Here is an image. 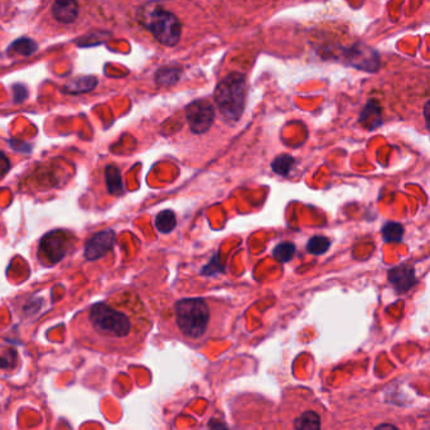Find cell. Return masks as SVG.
<instances>
[{"label":"cell","mask_w":430,"mask_h":430,"mask_svg":"<svg viewBox=\"0 0 430 430\" xmlns=\"http://www.w3.org/2000/svg\"><path fill=\"white\" fill-rule=\"evenodd\" d=\"M295 430H321V418L316 412L300 414L294 421Z\"/></svg>","instance_id":"9a60e30c"},{"label":"cell","mask_w":430,"mask_h":430,"mask_svg":"<svg viewBox=\"0 0 430 430\" xmlns=\"http://www.w3.org/2000/svg\"><path fill=\"white\" fill-rule=\"evenodd\" d=\"M71 326L77 340L97 351L125 353L136 345L131 316L106 303H97L81 312Z\"/></svg>","instance_id":"6da1fadb"},{"label":"cell","mask_w":430,"mask_h":430,"mask_svg":"<svg viewBox=\"0 0 430 430\" xmlns=\"http://www.w3.org/2000/svg\"><path fill=\"white\" fill-rule=\"evenodd\" d=\"M360 123L368 129V131H375L382 124L381 119V108L379 104L375 101H368V105L363 108L360 115Z\"/></svg>","instance_id":"8fae6325"},{"label":"cell","mask_w":430,"mask_h":430,"mask_svg":"<svg viewBox=\"0 0 430 430\" xmlns=\"http://www.w3.org/2000/svg\"><path fill=\"white\" fill-rule=\"evenodd\" d=\"M248 85L245 75L231 72L221 79L216 86L215 101L221 114L231 121L243 116L246 105Z\"/></svg>","instance_id":"7a4b0ae2"},{"label":"cell","mask_w":430,"mask_h":430,"mask_svg":"<svg viewBox=\"0 0 430 430\" xmlns=\"http://www.w3.org/2000/svg\"><path fill=\"white\" fill-rule=\"evenodd\" d=\"M294 165L295 160L292 155L282 154L272 160V168L279 176L287 177Z\"/></svg>","instance_id":"d6986e66"},{"label":"cell","mask_w":430,"mask_h":430,"mask_svg":"<svg viewBox=\"0 0 430 430\" xmlns=\"http://www.w3.org/2000/svg\"><path fill=\"white\" fill-rule=\"evenodd\" d=\"M295 254V245L292 243H282L275 246L272 251L274 258L280 263H288L293 259Z\"/></svg>","instance_id":"ffe728a7"},{"label":"cell","mask_w":430,"mask_h":430,"mask_svg":"<svg viewBox=\"0 0 430 430\" xmlns=\"http://www.w3.org/2000/svg\"><path fill=\"white\" fill-rule=\"evenodd\" d=\"M176 322L183 336L199 340L209 329L210 308L202 298H184L176 303Z\"/></svg>","instance_id":"3957f363"},{"label":"cell","mask_w":430,"mask_h":430,"mask_svg":"<svg viewBox=\"0 0 430 430\" xmlns=\"http://www.w3.org/2000/svg\"><path fill=\"white\" fill-rule=\"evenodd\" d=\"M381 233L385 243H402L404 238V227L399 222H386L381 230Z\"/></svg>","instance_id":"e0dca14e"},{"label":"cell","mask_w":430,"mask_h":430,"mask_svg":"<svg viewBox=\"0 0 430 430\" xmlns=\"http://www.w3.org/2000/svg\"><path fill=\"white\" fill-rule=\"evenodd\" d=\"M116 243V235L113 230L97 232L87 240L85 245V258L87 260H97L111 251Z\"/></svg>","instance_id":"ba28073f"},{"label":"cell","mask_w":430,"mask_h":430,"mask_svg":"<svg viewBox=\"0 0 430 430\" xmlns=\"http://www.w3.org/2000/svg\"><path fill=\"white\" fill-rule=\"evenodd\" d=\"M375 430H399L397 426H394V425L391 424H381L376 428Z\"/></svg>","instance_id":"cb8c5ba5"},{"label":"cell","mask_w":430,"mask_h":430,"mask_svg":"<svg viewBox=\"0 0 430 430\" xmlns=\"http://www.w3.org/2000/svg\"><path fill=\"white\" fill-rule=\"evenodd\" d=\"M145 27L153 34L155 40L165 47H175L181 40V22L173 13L165 9H154L148 17Z\"/></svg>","instance_id":"277c9868"},{"label":"cell","mask_w":430,"mask_h":430,"mask_svg":"<svg viewBox=\"0 0 430 430\" xmlns=\"http://www.w3.org/2000/svg\"><path fill=\"white\" fill-rule=\"evenodd\" d=\"M182 70L177 66H165L159 68L155 74V82L159 86H172L181 79Z\"/></svg>","instance_id":"5bb4252c"},{"label":"cell","mask_w":430,"mask_h":430,"mask_svg":"<svg viewBox=\"0 0 430 430\" xmlns=\"http://www.w3.org/2000/svg\"><path fill=\"white\" fill-rule=\"evenodd\" d=\"M97 86V79L95 76H82V77L71 79L70 82L63 86V92L79 95V94H86V92L95 90Z\"/></svg>","instance_id":"7c38bea8"},{"label":"cell","mask_w":430,"mask_h":430,"mask_svg":"<svg viewBox=\"0 0 430 430\" xmlns=\"http://www.w3.org/2000/svg\"><path fill=\"white\" fill-rule=\"evenodd\" d=\"M13 97H14V101L19 104L23 102L27 97H28V90L26 86L22 84H16L13 85Z\"/></svg>","instance_id":"7402d4cb"},{"label":"cell","mask_w":430,"mask_h":430,"mask_svg":"<svg viewBox=\"0 0 430 430\" xmlns=\"http://www.w3.org/2000/svg\"><path fill=\"white\" fill-rule=\"evenodd\" d=\"M37 50H38V45L33 40H29V38H19L9 47V51L24 57L33 55L37 52Z\"/></svg>","instance_id":"ac0fdd59"},{"label":"cell","mask_w":430,"mask_h":430,"mask_svg":"<svg viewBox=\"0 0 430 430\" xmlns=\"http://www.w3.org/2000/svg\"><path fill=\"white\" fill-rule=\"evenodd\" d=\"M11 170V163L9 159L6 158V154L0 152V178L6 176L8 170Z\"/></svg>","instance_id":"603a6c76"},{"label":"cell","mask_w":430,"mask_h":430,"mask_svg":"<svg viewBox=\"0 0 430 430\" xmlns=\"http://www.w3.org/2000/svg\"><path fill=\"white\" fill-rule=\"evenodd\" d=\"M389 282L395 287L397 292H407L417 283L415 272L412 266H397L389 272Z\"/></svg>","instance_id":"9c48e42d"},{"label":"cell","mask_w":430,"mask_h":430,"mask_svg":"<svg viewBox=\"0 0 430 430\" xmlns=\"http://www.w3.org/2000/svg\"><path fill=\"white\" fill-rule=\"evenodd\" d=\"M70 246V238L65 231H52L40 240V255L50 264L62 260Z\"/></svg>","instance_id":"8992f818"},{"label":"cell","mask_w":430,"mask_h":430,"mask_svg":"<svg viewBox=\"0 0 430 430\" xmlns=\"http://www.w3.org/2000/svg\"><path fill=\"white\" fill-rule=\"evenodd\" d=\"M345 58L350 66L366 72H376L380 67L379 53L363 43H356L345 51Z\"/></svg>","instance_id":"52a82bcc"},{"label":"cell","mask_w":430,"mask_h":430,"mask_svg":"<svg viewBox=\"0 0 430 430\" xmlns=\"http://www.w3.org/2000/svg\"><path fill=\"white\" fill-rule=\"evenodd\" d=\"M215 109L207 100H194L186 109L189 129L193 134H204L210 131L215 121Z\"/></svg>","instance_id":"5b68a950"},{"label":"cell","mask_w":430,"mask_h":430,"mask_svg":"<svg viewBox=\"0 0 430 430\" xmlns=\"http://www.w3.org/2000/svg\"><path fill=\"white\" fill-rule=\"evenodd\" d=\"M105 180L108 186L109 193L114 196H120L124 193L123 182H121V173L119 168L115 165H108L105 168Z\"/></svg>","instance_id":"4fadbf2b"},{"label":"cell","mask_w":430,"mask_h":430,"mask_svg":"<svg viewBox=\"0 0 430 430\" xmlns=\"http://www.w3.org/2000/svg\"><path fill=\"white\" fill-rule=\"evenodd\" d=\"M52 14L58 22L71 24L79 17V6L75 1H56L52 6Z\"/></svg>","instance_id":"30bf717a"},{"label":"cell","mask_w":430,"mask_h":430,"mask_svg":"<svg viewBox=\"0 0 430 430\" xmlns=\"http://www.w3.org/2000/svg\"><path fill=\"white\" fill-rule=\"evenodd\" d=\"M331 241L324 236H313L307 243V251L313 255H322L329 249Z\"/></svg>","instance_id":"44dd1931"},{"label":"cell","mask_w":430,"mask_h":430,"mask_svg":"<svg viewBox=\"0 0 430 430\" xmlns=\"http://www.w3.org/2000/svg\"><path fill=\"white\" fill-rule=\"evenodd\" d=\"M177 226V217L175 212L170 210L162 211L155 217V227L162 233H170Z\"/></svg>","instance_id":"2e32d148"}]
</instances>
